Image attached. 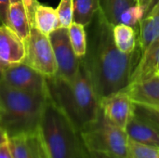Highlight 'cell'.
Segmentation results:
<instances>
[{"label": "cell", "instance_id": "e0dca14e", "mask_svg": "<svg viewBox=\"0 0 159 158\" xmlns=\"http://www.w3.org/2000/svg\"><path fill=\"white\" fill-rule=\"evenodd\" d=\"M99 11L113 27L120 23L121 16L131 7L138 4L137 0H98Z\"/></svg>", "mask_w": 159, "mask_h": 158}, {"label": "cell", "instance_id": "8fae6325", "mask_svg": "<svg viewBox=\"0 0 159 158\" xmlns=\"http://www.w3.org/2000/svg\"><path fill=\"white\" fill-rule=\"evenodd\" d=\"M26 48L24 42L7 25H0V61L7 65L24 61Z\"/></svg>", "mask_w": 159, "mask_h": 158}, {"label": "cell", "instance_id": "6da1fadb", "mask_svg": "<svg viewBox=\"0 0 159 158\" xmlns=\"http://www.w3.org/2000/svg\"><path fill=\"white\" fill-rule=\"evenodd\" d=\"M141 56L140 47L129 54L117 49L113 38V26L98 10L89 45L82 60L100 100L129 86Z\"/></svg>", "mask_w": 159, "mask_h": 158}, {"label": "cell", "instance_id": "4316f807", "mask_svg": "<svg viewBox=\"0 0 159 158\" xmlns=\"http://www.w3.org/2000/svg\"><path fill=\"white\" fill-rule=\"evenodd\" d=\"M22 3H23L24 7L26 8L30 23L33 26L34 25V15L35 7H37V5L39 3H38L37 0H22Z\"/></svg>", "mask_w": 159, "mask_h": 158}, {"label": "cell", "instance_id": "5bb4252c", "mask_svg": "<svg viewBox=\"0 0 159 158\" xmlns=\"http://www.w3.org/2000/svg\"><path fill=\"white\" fill-rule=\"evenodd\" d=\"M159 74V37L143 53L132 74L131 83L146 80Z\"/></svg>", "mask_w": 159, "mask_h": 158}, {"label": "cell", "instance_id": "7402d4cb", "mask_svg": "<svg viewBox=\"0 0 159 158\" xmlns=\"http://www.w3.org/2000/svg\"><path fill=\"white\" fill-rule=\"evenodd\" d=\"M129 153L131 158H159V149L143 145L129 140Z\"/></svg>", "mask_w": 159, "mask_h": 158}, {"label": "cell", "instance_id": "9c48e42d", "mask_svg": "<svg viewBox=\"0 0 159 158\" xmlns=\"http://www.w3.org/2000/svg\"><path fill=\"white\" fill-rule=\"evenodd\" d=\"M100 107L103 116L122 129H126L134 115V102L125 89L102 98Z\"/></svg>", "mask_w": 159, "mask_h": 158}, {"label": "cell", "instance_id": "9a60e30c", "mask_svg": "<svg viewBox=\"0 0 159 158\" xmlns=\"http://www.w3.org/2000/svg\"><path fill=\"white\" fill-rule=\"evenodd\" d=\"M139 47L142 53L159 37V0H157L146 15L140 20Z\"/></svg>", "mask_w": 159, "mask_h": 158}, {"label": "cell", "instance_id": "7c38bea8", "mask_svg": "<svg viewBox=\"0 0 159 158\" xmlns=\"http://www.w3.org/2000/svg\"><path fill=\"white\" fill-rule=\"evenodd\" d=\"M125 130L129 140L159 149V127L156 124L134 114Z\"/></svg>", "mask_w": 159, "mask_h": 158}, {"label": "cell", "instance_id": "e575fe53", "mask_svg": "<svg viewBox=\"0 0 159 158\" xmlns=\"http://www.w3.org/2000/svg\"><path fill=\"white\" fill-rule=\"evenodd\" d=\"M85 147V146H84ZM83 158H85V149H84V156H83Z\"/></svg>", "mask_w": 159, "mask_h": 158}, {"label": "cell", "instance_id": "ba28073f", "mask_svg": "<svg viewBox=\"0 0 159 158\" xmlns=\"http://www.w3.org/2000/svg\"><path fill=\"white\" fill-rule=\"evenodd\" d=\"M3 81L14 88L26 92L47 91L46 77L24 62L7 65Z\"/></svg>", "mask_w": 159, "mask_h": 158}, {"label": "cell", "instance_id": "f546056e", "mask_svg": "<svg viewBox=\"0 0 159 158\" xmlns=\"http://www.w3.org/2000/svg\"><path fill=\"white\" fill-rule=\"evenodd\" d=\"M85 158H111L107 156H104L102 154H99V153H95V152H90L88 151L85 148Z\"/></svg>", "mask_w": 159, "mask_h": 158}, {"label": "cell", "instance_id": "d6a6232c", "mask_svg": "<svg viewBox=\"0 0 159 158\" xmlns=\"http://www.w3.org/2000/svg\"><path fill=\"white\" fill-rule=\"evenodd\" d=\"M10 4H15V3H20L22 2V0H9Z\"/></svg>", "mask_w": 159, "mask_h": 158}, {"label": "cell", "instance_id": "2e32d148", "mask_svg": "<svg viewBox=\"0 0 159 158\" xmlns=\"http://www.w3.org/2000/svg\"><path fill=\"white\" fill-rule=\"evenodd\" d=\"M8 27H10L24 43L26 42L32 25L22 2L10 4L8 10Z\"/></svg>", "mask_w": 159, "mask_h": 158}, {"label": "cell", "instance_id": "83f0119b", "mask_svg": "<svg viewBox=\"0 0 159 158\" xmlns=\"http://www.w3.org/2000/svg\"><path fill=\"white\" fill-rule=\"evenodd\" d=\"M0 158H14L7 142L0 144Z\"/></svg>", "mask_w": 159, "mask_h": 158}, {"label": "cell", "instance_id": "d6986e66", "mask_svg": "<svg viewBox=\"0 0 159 158\" xmlns=\"http://www.w3.org/2000/svg\"><path fill=\"white\" fill-rule=\"evenodd\" d=\"M137 31L126 24L119 23L113 27V38L116 47L125 54L132 53L137 49Z\"/></svg>", "mask_w": 159, "mask_h": 158}, {"label": "cell", "instance_id": "ac0fdd59", "mask_svg": "<svg viewBox=\"0 0 159 158\" xmlns=\"http://www.w3.org/2000/svg\"><path fill=\"white\" fill-rule=\"evenodd\" d=\"M42 34L49 35L61 27L56 8L38 4L34 15V25Z\"/></svg>", "mask_w": 159, "mask_h": 158}, {"label": "cell", "instance_id": "8992f818", "mask_svg": "<svg viewBox=\"0 0 159 158\" xmlns=\"http://www.w3.org/2000/svg\"><path fill=\"white\" fill-rule=\"evenodd\" d=\"M24 44L26 48L24 63L45 77H50L57 74V63L48 35L42 34L36 27L32 26L29 37Z\"/></svg>", "mask_w": 159, "mask_h": 158}, {"label": "cell", "instance_id": "836d02e7", "mask_svg": "<svg viewBox=\"0 0 159 158\" xmlns=\"http://www.w3.org/2000/svg\"><path fill=\"white\" fill-rule=\"evenodd\" d=\"M2 112H3V109H2V105H1V102H0V116L2 115Z\"/></svg>", "mask_w": 159, "mask_h": 158}, {"label": "cell", "instance_id": "603a6c76", "mask_svg": "<svg viewBox=\"0 0 159 158\" xmlns=\"http://www.w3.org/2000/svg\"><path fill=\"white\" fill-rule=\"evenodd\" d=\"M56 11L61 27L69 28L73 23V0H61Z\"/></svg>", "mask_w": 159, "mask_h": 158}, {"label": "cell", "instance_id": "d4e9b609", "mask_svg": "<svg viewBox=\"0 0 159 158\" xmlns=\"http://www.w3.org/2000/svg\"><path fill=\"white\" fill-rule=\"evenodd\" d=\"M134 114L159 127V107L134 103Z\"/></svg>", "mask_w": 159, "mask_h": 158}, {"label": "cell", "instance_id": "4dcf8cb0", "mask_svg": "<svg viewBox=\"0 0 159 158\" xmlns=\"http://www.w3.org/2000/svg\"><path fill=\"white\" fill-rule=\"evenodd\" d=\"M7 140H8V137H7V133L5 132V130L3 129L0 128V144L4 143V142H7Z\"/></svg>", "mask_w": 159, "mask_h": 158}, {"label": "cell", "instance_id": "3957f363", "mask_svg": "<svg viewBox=\"0 0 159 158\" xmlns=\"http://www.w3.org/2000/svg\"><path fill=\"white\" fill-rule=\"evenodd\" d=\"M47 99V91L26 92L0 81V102L3 109L0 128L8 138L38 130Z\"/></svg>", "mask_w": 159, "mask_h": 158}, {"label": "cell", "instance_id": "7a4b0ae2", "mask_svg": "<svg viewBox=\"0 0 159 158\" xmlns=\"http://www.w3.org/2000/svg\"><path fill=\"white\" fill-rule=\"evenodd\" d=\"M46 86L50 100L67 115L79 132L98 119L101 113L100 99L82 59L79 71L73 80H66L56 74L46 77Z\"/></svg>", "mask_w": 159, "mask_h": 158}, {"label": "cell", "instance_id": "4fadbf2b", "mask_svg": "<svg viewBox=\"0 0 159 158\" xmlns=\"http://www.w3.org/2000/svg\"><path fill=\"white\" fill-rule=\"evenodd\" d=\"M125 90L134 103L159 107V74L141 82L130 83Z\"/></svg>", "mask_w": 159, "mask_h": 158}, {"label": "cell", "instance_id": "30bf717a", "mask_svg": "<svg viewBox=\"0 0 159 158\" xmlns=\"http://www.w3.org/2000/svg\"><path fill=\"white\" fill-rule=\"evenodd\" d=\"M7 142L14 158H48L38 130L9 137Z\"/></svg>", "mask_w": 159, "mask_h": 158}, {"label": "cell", "instance_id": "52a82bcc", "mask_svg": "<svg viewBox=\"0 0 159 158\" xmlns=\"http://www.w3.org/2000/svg\"><path fill=\"white\" fill-rule=\"evenodd\" d=\"M48 38L57 63V74L66 80H73L79 71L81 59L75 55L73 49L68 28L60 27L52 32Z\"/></svg>", "mask_w": 159, "mask_h": 158}, {"label": "cell", "instance_id": "cb8c5ba5", "mask_svg": "<svg viewBox=\"0 0 159 158\" xmlns=\"http://www.w3.org/2000/svg\"><path fill=\"white\" fill-rule=\"evenodd\" d=\"M144 15H145V13H144L143 9L137 4L123 13V15L121 16L120 23L129 25L137 31L139 22L144 17Z\"/></svg>", "mask_w": 159, "mask_h": 158}, {"label": "cell", "instance_id": "277c9868", "mask_svg": "<svg viewBox=\"0 0 159 158\" xmlns=\"http://www.w3.org/2000/svg\"><path fill=\"white\" fill-rule=\"evenodd\" d=\"M38 132L48 158H83L81 134L48 95Z\"/></svg>", "mask_w": 159, "mask_h": 158}, {"label": "cell", "instance_id": "5b68a950", "mask_svg": "<svg viewBox=\"0 0 159 158\" xmlns=\"http://www.w3.org/2000/svg\"><path fill=\"white\" fill-rule=\"evenodd\" d=\"M80 134L88 151L102 154L111 158H131L129 139L126 130L108 121L102 111L98 119Z\"/></svg>", "mask_w": 159, "mask_h": 158}, {"label": "cell", "instance_id": "1f68e13d", "mask_svg": "<svg viewBox=\"0 0 159 158\" xmlns=\"http://www.w3.org/2000/svg\"><path fill=\"white\" fill-rule=\"evenodd\" d=\"M7 67V64L3 63L2 61H0V81L3 80V76H4V71L5 68Z\"/></svg>", "mask_w": 159, "mask_h": 158}, {"label": "cell", "instance_id": "44dd1931", "mask_svg": "<svg viewBox=\"0 0 159 158\" xmlns=\"http://www.w3.org/2000/svg\"><path fill=\"white\" fill-rule=\"evenodd\" d=\"M69 37L73 47V49L75 55L83 59L86 56L87 48H88V41H87V34L85 31V26L73 22L71 26L68 28Z\"/></svg>", "mask_w": 159, "mask_h": 158}, {"label": "cell", "instance_id": "f1b7e54d", "mask_svg": "<svg viewBox=\"0 0 159 158\" xmlns=\"http://www.w3.org/2000/svg\"><path fill=\"white\" fill-rule=\"evenodd\" d=\"M137 1H138V5L143 9V11H144V13L146 15V13L150 10V8L153 7V5L157 0H137Z\"/></svg>", "mask_w": 159, "mask_h": 158}, {"label": "cell", "instance_id": "ffe728a7", "mask_svg": "<svg viewBox=\"0 0 159 158\" xmlns=\"http://www.w3.org/2000/svg\"><path fill=\"white\" fill-rule=\"evenodd\" d=\"M99 10L98 0H73V22L89 25Z\"/></svg>", "mask_w": 159, "mask_h": 158}, {"label": "cell", "instance_id": "484cf974", "mask_svg": "<svg viewBox=\"0 0 159 158\" xmlns=\"http://www.w3.org/2000/svg\"><path fill=\"white\" fill-rule=\"evenodd\" d=\"M10 2L9 0H0V25L8 26V10Z\"/></svg>", "mask_w": 159, "mask_h": 158}]
</instances>
